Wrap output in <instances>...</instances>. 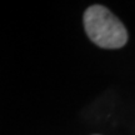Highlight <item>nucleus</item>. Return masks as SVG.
I'll return each instance as SVG.
<instances>
[{
	"instance_id": "f257e3e1",
	"label": "nucleus",
	"mask_w": 135,
	"mask_h": 135,
	"mask_svg": "<svg viewBox=\"0 0 135 135\" xmlns=\"http://www.w3.org/2000/svg\"><path fill=\"white\" fill-rule=\"evenodd\" d=\"M84 28L98 46L118 49L128 41L125 26L114 14L101 5H91L84 13Z\"/></svg>"
}]
</instances>
